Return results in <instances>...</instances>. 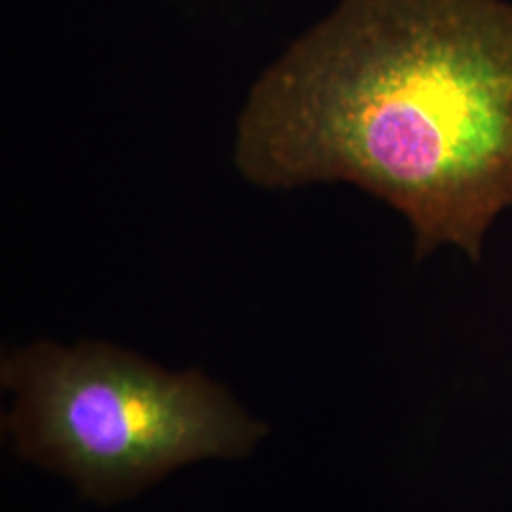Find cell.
<instances>
[{
	"label": "cell",
	"mask_w": 512,
	"mask_h": 512,
	"mask_svg": "<svg viewBox=\"0 0 512 512\" xmlns=\"http://www.w3.org/2000/svg\"><path fill=\"white\" fill-rule=\"evenodd\" d=\"M234 164L266 190L357 186L418 260L480 262L512 209V0H338L253 84Z\"/></svg>",
	"instance_id": "1"
},
{
	"label": "cell",
	"mask_w": 512,
	"mask_h": 512,
	"mask_svg": "<svg viewBox=\"0 0 512 512\" xmlns=\"http://www.w3.org/2000/svg\"><path fill=\"white\" fill-rule=\"evenodd\" d=\"M0 382L12 395L2 427L19 458L97 505L131 499L188 463L245 458L268 435L200 370L169 372L105 342L12 349Z\"/></svg>",
	"instance_id": "2"
}]
</instances>
